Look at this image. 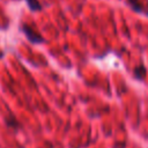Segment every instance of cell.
I'll return each instance as SVG.
<instances>
[{
  "instance_id": "obj_1",
  "label": "cell",
  "mask_w": 148,
  "mask_h": 148,
  "mask_svg": "<svg viewBox=\"0 0 148 148\" xmlns=\"http://www.w3.org/2000/svg\"><path fill=\"white\" fill-rule=\"evenodd\" d=\"M21 30L22 32L25 35V37L31 42V43H42L44 40V38L40 36V34L38 31H36L34 28H31L29 24L23 23L21 25Z\"/></svg>"
},
{
  "instance_id": "obj_2",
  "label": "cell",
  "mask_w": 148,
  "mask_h": 148,
  "mask_svg": "<svg viewBox=\"0 0 148 148\" xmlns=\"http://www.w3.org/2000/svg\"><path fill=\"white\" fill-rule=\"evenodd\" d=\"M146 74H147V69H146L145 65H138V66L134 67L133 75H134V77L136 80H140V81L143 80L145 76H146Z\"/></svg>"
},
{
  "instance_id": "obj_3",
  "label": "cell",
  "mask_w": 148,
  "mask_h": 148,
  "mask_svg": "<svg viewBox=\"0 0 148 148\" xmlns=\"http://www.w3.org/2000/svg\"><path fill=\"white\" fill-rule=\"evenodd\" d=\"M127 1L131 5V7H132V9L134 12H136V13H145L146 9H145L143 5L140 2V0H127Z\"/></svg>"
},
{
  "instance_id": "obj_4",
  "label": "cell",
  "mask_w": 148,
  "mask_h": 148,
  "mask_svg": "<svg viewBox=\"0 0 148 148\" xmlns=\"http://www.w3.org/2000/svg\"><path fill=\"white\" fill-rule=\"evenodd\" d=\"M27 3H28V7L30 8V10L32 12H37V10H40L42 9V5L38 0H25Z\"/></svg>"
},
{
  "instance_id": "obj_5",
  "label": "cell",
  "mask_w": 148,
  "mask_h": 148,
  "mask_svg": "<svg viewBox=\"0 0 148 148\" xmlns=\"http://www.w3.org/2000/svg\"><path fill=\"white\" fill-rule=\"evenodd\" d=\"M145 13H146V14L148 15V9H146V12H145Z\"/></svg>"
}]
</instances>
